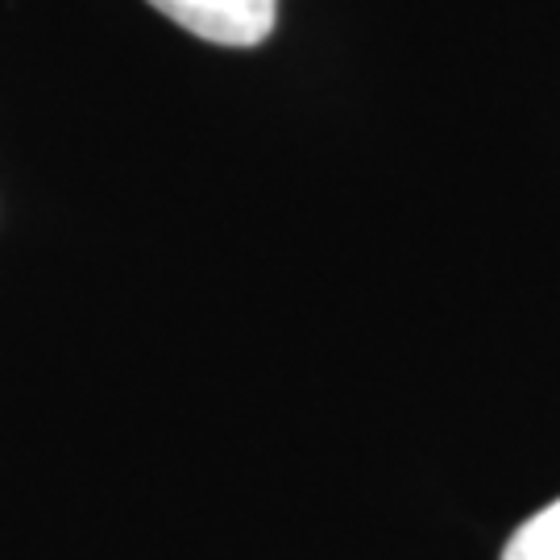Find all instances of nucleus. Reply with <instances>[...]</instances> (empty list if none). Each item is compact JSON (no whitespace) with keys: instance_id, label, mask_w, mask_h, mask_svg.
Wrapping results in <instances>:
<instances>
[{"instance_id":"2","label":"nucleus","mask_w":560,"mask_h":560,"mask_svg":"<svg viewBox=\"0 0 560 560\" xmlns=\"http://www.w3.org/2000/svg\"><path fill=\"white\" fill-rule=\"evenodd\" d=\"M502 560H560V499L523 523L506 540Z\"/></svg>"},{"instance_id":"1","label":"nucleus","mask_w":560,"mask_h":560,"mask_svg":"<svg viewBox=\"0 0 560 560\" xmlns=\"http://www.w3.org/2000/svg\"><path fill=\"white\" fill-rule=\"evenodd\" d=\"M162 18L217 46H258L279 18V0H150Z\"/></svg>"}]
</instances>
